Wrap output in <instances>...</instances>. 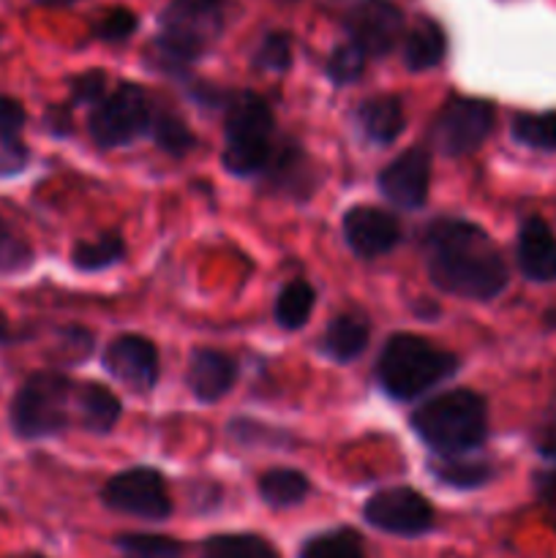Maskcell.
I'll list each match as a JSON object with an SVG mask.
<instances>
[{"label": "cell", "instance_id": "e575fe53", "mask_svg": "<svg viewBox=\"0 0 556 558\" xmlns=\"http://www.w3.org/2000/svg\"><path fill=\"white\" fill-rule=\"evenodd\" d=\"M104 96H107V74L104 71H85V74L74 76V82H71V101L74 104L96 107Z\"/></svg>", "mask_w": 556, "mask_h": 558}, {"label": "cell", "instance_id": "9a60e30c", "mask_svg": "<svg viewBox=\"0 0 556 558\" xmlns=\"http://www.w3.org/2000/svg\"><path fill=\"white\" fill-rule=\"evenodd\" d=\"M262 174H265L267 185L273 191H278L283 196H294V199H309L316 191V185H319L316 167L305 156L303 147L294 145L292 140L278 142L270 156V163H267V169Z\"/></svg>", "mask_w": 556, "mask_h": 558}, {"label": "cell", "instance_id": "4fadbf2b", "mask_svg": "<svg viewBox=\"0 0 556 558\" xmlns=\"http://www.w3.org/2000/svg\"><path fill=\"white\" fill-rule=\"evenodd\" d=\"M104 368L134 392H150L158 381V349L142 336H118L104 349Z\"/></svg>", "mask_w": 556, "mask_h": 558}, {"label": "cell", "instance_id": "484cf974", "mask_svg": "<svg viewBox=\"0 0 556 558\" xmlns=\"http://www.w3.org/2000/svg\"><path fill=\"white\" fill-rule=\"evenodd\" d=\"M314 287H311L309 281L294 278V281H289L287 287L278 292L273 316H276V322L283 330H300V327H305V322L311 319V314H314Z\"/></svg>", "mask_w": 556, "mask_h": 558}, {"label": "cell", "instance_id": "836d02e7", "mask_svg": "<svg viewBox=\"0 0 556 558\" xmlns=\"http://www.w3.org/2000/svg\"><path fill=\"white\" fill-rule=\"evenodd\" d=\"M136 31V14L129 9H112L107 11V14L98 20L96 25V36L101 38V41H125V38L134 36Z\"/></svg>", "mask_w": 556, "mask_h": 558}, {"label": "cell", "instance_id": "74e56055", "mask_svg": "<svg viewBox=\"0 0 556 558\" xmlns=\"http://www.w3.org/2000/svg\"><path fill=\"white\" fill-rule=\"evenodd\" d=\"M44 120H47V131H52L55 136H65L71 131V118L65 107H52Z\"/></svg>", "mask_w": 556, "mask_h": 558}, {"label": "cell", "instance_id": "2e32d148", "mask_svg": "<svg viewBox=\"0 0 556 558\" xmlns=\"http://www.w3.org/2000/svg\"><path fill=\"white\" fill-rule=\"evenodd\" d=\"M238 379V363L218 349H194L189 360L185 385L194 392L196 401L216 403L234 387Z\"/></svg>", "mask_w": 556, "mask_h": 558}, {"label": "cell", "instance_id": "7c38bea8", "mask_svg": "<svg viewBox=\"0 0 556 558\" xmlns=\"http://www.w3.org/2000/svg\"><path fill=\"white\" fill-rule=\"evenodd\" d=\"M343 240L360 259H379L401 243V223L392 213L371 205H358L343 213Z\"/></svg>", "mask_w": 556, "mask_h": 558}, {"label": "cell", "instance_id": "d590c367", "mask_svg": "<svg viewBox=\"0 0 556 558\" xmlns=\"http://www.w3.org/2000/svg\"><path fill=\"white\" fill-rule=\"evenodd\" d=\"M27 112L16 98L0 96V136L3 140H20L22 129H25Z\"/></svg>", "mask_w": 556, "mask_h": 558}, {"label": "cell", "instance_id": "4316f807", "mask_svg": "<svg viewBox=\"0 0 556 558\" xmlns=\"http://www.w3.org/2000/svg\"><path fill=\"white\" fill-rule=\"evenodd\" d=\"M298 558H365V548L354 529H330V532L314 534L300 548Z\"/></svg>", "mask_w": 556, "mask_h": 558}, {"label": "cell", "instance_id": "ffe728a7", "mask_svg": "<svg viewBox=\"0 0 556 558\" xmlns=\"http://www.w3.org/2000/svg\"><path fill=\"white\" fill-rule=\"evenodd\" d=\"M76 409H80L82 428L98 436L109 434L120 423V414H123L120 398L109 387L98 385V381H87V385L80 387Z\"/></svg>", "mask_w": 556, "mask_h": 558}, {"label": "cell", "instance_id": "1f68e13d", "mask_svg": "<svg viewBox=\"0 0 556 558\" xmlns=\"http://www.w3.org/2000/svg\"><path fill=\"white\" fill-rule=\"evenodd\" d=\"M256 69L273 71V74H281L292 65V41H289L287 33H270L265 41L259 44L254 58Z\"/></svg>", "mask_w": 556, "mask_h": 558}, {"label": "cell", "instance_id": "b9f144b4", "mask_svg": "<svg viewBox=\"0 0 556 558\" xmlns=\"http://www.w3.org/2000/svg\"><path fill=\"white\" fill-rule=\"evenodd\" d=\"M25 558H44V556H25Z\"/></svg>", "mask_w": 556, "mask_h": 558}, {"label": "cell", "instance_id": "cb8c5ba5", "mask_svg": "<svg viewBox=\"0 0 556 558\" xmlns=\"http://www.w3.org/2000/svg\"><path fill=\"white\" fill-rule=\"evenodd\" d=\"M200 558H281L259 534H213L202 543Z\"/></svg>", "mask_w": 556, "mask_h": 558}, {"label": "cell", "instance_id": "83f0119b", "mask_svg": "<svg viewBox=\"0 0 556 558\" xmlns=\"http://www.w3.org/2000/svg\"><path fill=\"white\" fill-rule=\"evenodd\" d=\"M512 140L534 150H556V109L521 112L512 118Z\"/></svg>", "mask_w": 556, "mask_h": 558}, {"label": "cell", "instance_id": "52a82bcc", "mask_svg": "<svg viewBox=\"0 0 556 558\" xmlns=\"http://www.w3.org/2000/svg\"><path fill=\"white\" fill-rule=\"evenodd\" d=\"M150 98L134 82H123L90 109L87 134L101 150H114L150 134Z\"/></svg>", "mask_w": 556, "mask_h": 558}, {"label": "cell", "instance_id": "ac0fdd59", "mask_svg": "<svg viewBox=\"0 0 556 558\" xmlns=\"http://www.w3.org/2000/svg\"><path fill=\"white\" fill-rule=\"evenodd\" d=\"M371 327L360 311H343L333 316L325 327V336L319 341V352L333 363H352L368 347Z\"/></svg>", "mask_w": 556, "mask_h": 558}, {"label": "cell", "instance_id": "7402d4cb", "mask_svg": "<svg viewBox=\"0 0 556 558\" xmlns=\"http://www.w3.org/2000/svg\"><path fill=\"white\" fill-rule=\"evenodd\" d=\"M428 472L434 474L439 483L452 485L458 490H472L488 483L494 477V469L480 458L467 456H431Z\"/></svg>", "mask_w": 556, "mask_h": 558}, {"label": "cell", "instance_id": "4dcf8cb0", "mask_svg": "<svg viewBox=\"0 0 556 558\" xmlns=\"http://www.w3.org/2000/svg\"><path fill=\"white\" fill-rule=\"evenodd\" d=\"M325 71L336 85H352V82H358L360 76H363L365 54L360 52L352 41L341 44V47H336L330 52V58H327L325 63Z\"/></svg>", "mask_w": 556, "mask_h": 558}, {"label": "cell", "instance_id": "9c48e42d", "mask_svg": "<svg viewBox=\"0 0 556 558\" xmlns=\"http://www.w3.org/2000/svg\"><path fill=\"white\" fill-rule=\"evenodd\" d=\"M101 501L114 512L142 518V521H167L172 515V499L167 494L161 472L150 466H134L118 472L101 490Z\"/></svg>", "mask_w": 556, "mask_h": 558}, {"label": "cell", "instance_id": "d4e9b609", "mask_svg": "<svg viewBox=\"0 0 556 558\" xmlns=\"http://www.w3.org/2000/svg\"><path fill=\"white\" fill-rule=\"evenodd\" d=\"M125 254V243L118 232L98 234L96 240H80L71 248V265L82 272H98L118 265Z\"/></svg>", "mask_w": 556, "mask_h": 558}, {"label": "cell", "instance_id": "e0dca14e", "mask_svg": "<svg viewBox=\"0 0 556 558\" xmlns=\"http://www.w3.org/2000/svg\"><path fill=\"white\" fill-rule=\"evenodd\" d=\"M518 267L529 281L554 283L556 281V234L551 232L543 218H529L518 232L516 245Z\"/></svg>", "mask_w": 556, "mask_h": 558}, {"label": "cell", "instance_id": "d6a6232c", "mask_svg": "<svg viewBox=\"0 0 556 558\" xmlns=\"http://www.w3.org/2000/svg\"><path fill=\"white\" fill-rule=\"evenodd\" d=\"M33 262V251L14 229L0 221V272L25 270Z\"/></svg>", "mask_w": 556, "mask_h": 558}, {"label": "cell", "instance_id": "ba28073f", "mask_svg": "<svg viewBox=\"0 0 556 558\" xmlns=\"http://www.w3.org/2000/svg\"><path fill=\"white\" fill-rule=\"evenodd\" d=\"M494 123V104L485 101V98L456 96L439 109V114L431 123V145L442 156H467V153H474L488 140Z\"/></svg>", "mask_w": 556, "mask_h": 558}, {"label": "cell", "instance_id": "8fae6325", "mask_svg": "<svg viewBox=\"0 0 556 558\" xmlns=\"http://www.w3.org/2000/svg\"><path fill=\"white\" fill-rule=\"evenodd\" d=\"M349 41L368 58H382L396 49L403 33V14L390 0H354L347 14Z\"/></svg>", "mask_w": 556, "mask_h": 558}, {"label": "cell", "instance_id": "f35d334b", "mask_svg": "<svg viewBox=\"0 0 556 558\" xmlns=\"http://www.w3.org/2000/svg\"><path fill=\"white\" fill-rule=\"evenodd\" d=\"M537 490L545 505H551L556 510V474H540Z\"/></svg>", "mask_w": 556, "mask_h": 558}, {"label": "cell", "instance_id": "44dd1931", "mask_svg": "<svg viewBox=\"0 0 556 558\" xmlns=\"http://www.w3.org/2000/svg\"><path fill=\"white\" fill-rule=\"evenodd\" d=\"M447 54V36L442 31L439 22L420 20L418 25L409 31L407 41H403V65L409 71H428L445 60Z\"/></svg>", "mask_w": 556, "mask_h": 558}, {"label": "cell", "instance_id": "f546056e", "mask_svg": "<svg viewBox=\"0 0 556 558\" xmlns=\"http://www.w3.org/2000/svg\"><path fill=\"white\" fill-rule=\"evenodd\" d=\"M150 136L156 140V145L161 147L164 153L169 156H185L191 147L196 145L194 134L189 131V125L172 112H153V123H150Z\"/></svg>", "mask_w": 556, "mask_h": 558}, {"label": "cell", "instance_id": "603a6c76", "mask_svg": "<svg viewBox=\"0 0 556 558\" xmlns=\"http://www.w3.org/2000/svg\"><path fill=\"white\" fill-rule=\"evenodd\" d=\"M311 483L298 469H270L259 477V496L276 510L298 507L309 496Z\"/></svg>", "mask_w": 556, "mask_h": 558}, {"label": "cell", "instance_id": "7a4b0ae2", "mask_svg": "<svg viewBox=\"0 0 556 558\" xmlns=\"http://www.w3.org/2000/svg\"><path fill=\"white\" fill-rule=\"evenodd\" d=\"M412 428L434 456H467L485 441L488 407L467 387L442 392L412 414Z\"/></svg>", "mask_w": 556, "mask_h": 558}, {"label": "cell", "instance_id": "30bf717a", "mask_svg": "<svg viewBox=\"0 0 556 558\" xmlns=\"http://www.w3.org/2000/svg\"><path fill=\"white\" fill-rule=\"evenodd\" d=\"M363 518L392 537H423L434 529V507L414 488L379 490L365 501Z\"/></svg>", "mask_w": 556, "mask_h": 558}, {"label": "cell", "instance_id": "ab89813d", "mask_svg": "<svg viewBox=\"0 0 556 558\" xmlns=\"http://www.w3.org/2000/svg\"><path fill=\"white\" fill-rule=\"evenodd\" d=\"M11 325H9V316L3 314V311H0V347H3V343H9L11 341Z\"/></svg>", "mask_w": 556, "mask_h": 558}, {"label": "cell", "instance_id": "6da1fadb", "mask_svg": "<svg viewBox=\"0 0 556 558\" xmlns=\"http://www.w3.org/2000/svg\"><path fill=\"white\" fill-rule=\"evenodd\" d=\"M423 254L434 287L456 298L485 303L499 298L510 281L494 240L461 218H436L425 229Z\"/></svg>", "mask_w": 556, "mask_h": 558}, {"label": "cell", "instance_id": "5b68a950", "mask_svg": "<svg viewBox=\"0 0 556 558\" xmlns=\"http://www.w3.org/2000/svg\"><path fill=\"white\" fill-rule=\"evenodd\" d=\"M223 118V167L229 174H262L276 150V120L262 96L251 90L232 93Z\"/></svg>", "mask_w": 556, "mask_h": 558}, {"label": "cell", "instance_id": "8d00e7d4", "mask_svg": "<svg viewBox=\"0 0 556 558\" xmlns=\"http://www.w3.org/2000/svg\"><path fill=\"white\" fill-rule=\"evenodd\" d=\"M27 147L22 145V140H3L0 136V178H11V174H20L27 167Z\"/></svg>", "mask_w": 556, "mask_h": 558}, {"label": "cell", "instance_id": "8992f818", "mask_svg": "<svg viewBox=\"0 0 556 558\" xmlns=\"http://www.w3.org/2000/svg\"><path fill=\"white\" fill-rule=\"evenodd\" d=\"M74 385L60 371H38L27 376L11 401L9 423L20 439H49L69 428V403Z\"/></svg>", "mask_w": 556, "mask_h": 558}, {"label": "cell", "instance_id": "f1b7e54d", "mask_svg": "<svg viewBox=\"0 0 556 558\" xmlns=\"http://www.w3.org/2000/svg\"><path fill=\"white\" fill-rule=\"evenodd\" d=\"M114 548L123 558H183L185 550L178 539L164 534H120Z\"/></svg>", "mask_w": 556, "mask_h": 558}, {"label": "cell", "instance_id": "d6986e66", "mask_svg": "<svg viewBox=\"0 0 556 558\" xmlns=\"http://www.w3.org/2000/svg\"><path fill=\"white\" fill-rule=\"evenodd\" d=\"M358 123L363 134L376 145H392L407 129L401 98L374 96L358 107Z\"/></svg>", "mask_w": 556, "mask_h": 558}, {"label": "cell", "instance_id": "277c9868", "mask_svg": "<svg viewBox=\"0 0 556 558\" xmlns=\"http://www.w3.org/2000/svg\"><path fill=\"white\" fill-rule=\"evenodd\" d=\"M229 9V0H172L158 20V60L169 69L200 60L221 38Z\"/></svg>", "mask_w": 556, "mask_h": 558}, {"label": "cell", "instance_id": "60d3db41", "mask_svg": "<svg viewBox=\"0 0 556 558\" xmlns=\"http://www.w3.org/2000/svg\"><path fill=\"white\" fill-rule=\"evenodd\" d=\"M38 3H44V5H69V3H76V0H38Z\"/></svg>", "mask_w": 556, "mask_h": 558}, {"label": "cell", "instance_id": "5bb4252c", "mask_svg": "<svg viewBox=\"0 0 556 558\" xmlns=\"http://www.w3.org/2000/svg\"><path fill=\"white\" fill-rule=\"evenodd\" d=\"M379 191L387 202L403 210H418L425 205L431 189V156L423 147L401 153L379 172Z\"/></svg>", "mask_w": 556, "mask_h": 558}, {"label": "cell", "instance_id": "3957f363", "mask_svg": "<svg viewBox=\"0 0 556 558\" xmlns=\"http://www.w3.org/2000/svg\"><path fill=\"white\" fill-rule=\"evenodd\" d=\"M458 357L412 332H396L376 360L379 387L396 401H412L456 376Z\"/></svg>", "mask_w": 556, "mask_h": 558}]
</instances>
